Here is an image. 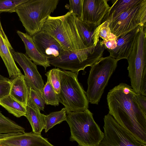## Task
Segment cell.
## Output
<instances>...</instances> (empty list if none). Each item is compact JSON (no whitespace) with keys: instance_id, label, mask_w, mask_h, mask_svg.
<instances>
[{"instance_id":"5b68a950","label":"cell","mask_w":146,"mask_h":146,"mask_svg":"<svg viewBox=\"0 0 146 146\" xmlns=\"http://www.w3.org/2000/svg\"><path fill=\"white\" fill-rule=\"evenodd\" d=\"M58 70L60 85L58 100L64 106L67 114L88 109L89 102L86 92L78 81V74L58 68Z\"/></svg>"},{"instance_id":"7402d4cb","label":"cell","mask_w":146,"mask_h":146,"mask_svg":"<svg viewBox=\"0 0 146 146\" xmlns=\"http://www.w3.org/2000/svg\"><path fill=\"white\" fill-rule=\"evenodd\" d=\"M143 0H115L112 1V5L110 7L104 21H108L127 9L142 3Z\"/></svg>"},{"instance_id":"83f0119b","label":"cell","mask_w":146,"mask_h":146,"mask_svg":"<svg viewBox=\"0 0 146 146\" xmlns=\"http://www.w3.org/2000/svg\"><path fill=\"white\" fill-rule=\"evenodd\" d=\"M46 74L50 78L51 84L56 93L58 94L60 90V81L58 75V68L50 69Z\"/></svg>"},{"instance_id":"7c38bea8","label":"cell","mask_w":146,"mask_h":146,"mask_svg":"<svg viewBox=\"0 0 146 146\" xmlns=\"http://www.w3.org/2000/svg\"><path fill=\"white\" fill-rule=\"evenodd\" d=\"M107 0H82V21L98 26L104 22L110 7Z\"/></svg>"},{"instance_id":"4dcf8cb0","label":"cell","mask_w":146,"mask_h":146,"mask_svg":"<svg viewBox=\"0 0 146 146\" xmlns=\"http://www.w3.org/2000/svg\"><path fill=\"white\" fill-rule=\"evenodd\" d=\"M11 80L0 81V99L10 94Z\"/></svg>"},{"instance_id":"836d02e7","label":"cell","mask_w":146,"mask_h":146,"mask_svg":"<svg viewBox=\"0 0 146 146\" xmlns=\"http://www.w3.org/2000/svg\"><path fill=\"white\" fill-rule=\"evenodd\" d=\"M102 42L105 46L107 50H113L116 46V39L107 41L103 40H102Z\"/></svg>"},{"instance_id":"2e32d148","label":"cell","mask_w":146,"mask_h":146,"mask_svg":"<svg viewBox=\"0 0 146 146\" xmlns=\"http://www.w3.org/2000/svg\"><path fill=\"white\" fill-rule=\"evenodd\" d=\"M140 26L126 34L117 37L116 47L113 50H108L110 53L109 56L118 61L123 59H127L133 49Z\"/></svg>"},{"instance_id":"6da1fadb","label":"cell","mask_w":146,"mask_h":146,"mask_svg":"<svg viewBox=\"0 0 146 146\" xmlns=\"http://www.w3.org/2000/svg\"><path fill=\"white\" fill-rule=\"evenodd\" d=\"M131 86L122 83L110 90L107 96L109 113L121 127L146 144V115L137 102Z\"/></svg>"},{"instance_id":"ffe728a7","label":"cell","mask_w":146,"mask_h":146,"mask_svg":"<svg viewBox=\"0 0 146 146\" xmlns=\"http://www.w3.org/2000/svg\"><path fill=\"white\" fill-rule=\"evenodd\" d=\"M75 21L78 33L85 46L87 48L95 46L94 35L96 29L98 26L93 24L83 21L76 16Z\"/></svg>"},{"instance_id":"8fae6325","label":"cell","mask_w":146,"mask_h":146,"mask_svg":"<svg viewBox=\"0 0 146 146\" xmlns=\"http://www.w3.org/2000/svg\"><path fill=\"white\" fill-rule=\"evenodd\" d=\"M12 56L14 61L23 69L25 80L29 88L41 92L44 84L36 64L26 54L15 51L12 53Z\"/></svg>"},{"instance_id":"9c48e42d","label":"cell","mask_w":146,"mask_h":146,"mask_svg":"<svg viewBox=\"0 0 146 146\" xmlns=\"http://www.w3.org/2000/svg\"><path fill=\"white\" fill-rule=\"evenodd\" d=\"M104 120V136L99 146H146L120 125L109 113Z\"/></svg>"},{"instance_id":"7a4b0ae2","label":"cell","mask_w":146,"mask_h":146,"mask_svg":"<svg viewBox=\"0 0 146 146\" xmlns=\"http://www.w3.org/2000/svg\"><path fill=\"white\" fill-rule=\"evenodd\" d=\"M76 16L72 11L59 16H49L42 30L54 38L63 49L88 56L96 50L95 46L87 48L82 41L76 24Z\"/></svg>"},{"instance_id":"d6986e66","label":"cell","mask_w":146,"mask_h":146,"mask_svg":"<svg viewBox=\"0 0 146 146\" xmlns=\"http://www.w3.org/2000/svg\"><path fill=\"white\" fill-rule=\"evenodd\" d=\"M25 117L29 121L34 133L41 135L43 129H44L45 122L43 114L29 97L26 106Z\"/></svg>"},{"instance_id":"44dd1931","label":"cell","mask_w":146,"mask_h":146,"mask_svg":"<svg viewBox=\"0 0 146 146\" xmlns=\"http://www.w3.org/2000/svg\"><path fill=\"white\" fill-rule=\"evenodd\" d=\"M25 132L23 127L5 116L0 111V139Z\"/></svg>"},{"instance_id":"5bb4252c","label":"cell","mask_w":146,"mask_h":146,"mask_svg":"<svg viewBox=\"0 0 146 146\" xmlns=\"http://www.w3.org/2000/svg\"><path fill=\"white\" fill-rule=\"evenodd\" d=\"M0 146H54L47 139L33 132L0 139Z\"/></svg>"},{"instance_id":"4316f807","label":"cell","mask_w":146,"mask_h":146,"mask_svg":"<svg viewBox=\"0 0 146 146\" xmlns=\"http://www.w3.org/2000/svg\"><path fill=\"white\" fill-rule=\"evenodd\" d=\"M28 0H0V13L15 12L17 7Z\"/></svg>"},{"instance_id":"603a6c76","label":"cell","mask_w":146,"mask_h":146,"mask_svg":"<svg viewBox=\"0 0 146 146\" xmlns=\"http://www.w3.org/2000/svg\"><path fill=\"white\" fill-rule=\"evenodd\" d=\"M0 105L9 113L17 117L22 116L25 117L26 107L16 100L10 94L0 99Z\"/></svg>"},{"instance_id":"cb8c5ba5","label":"cell","mask_w":146,"mask_h":146,"mask_svg":"<svg viewBox=\"0 0 146 146\" xmlns=\"http://www.w3.org/2000/svg\"><path fill=\"white\" fill-rule=\"evenodd\" d=\"M67 113L65 108L60 111L53 112L43 116L45 122V132H47L55 125L66 121Z\"/></svg>"},{"instance_id":"4fadbf2b","label":"cell","mask_w":146,"mask_h":146,"mask_svg":"<svg viewBox=\"0 0 146 146\" xmlns=\"http://www.w3.org/2000/svg\"><path fill=\"white\" fill-rule=\"evenodd\" d=\"M32 36L38 51L48 58L58 56L63 50L54 38L43 30H41Z\"/></svg>"},{"instance_id":"e0dca14e","label":"cell","mask_w":146,"mask_h":146,"mask_svg":"<svg viewBox=\"0 0 146 146\" xmlns=\"http://www.w3.org/2000/svg\"><path fill=\"white\" fill-rule=\"evenodd\" d=\"M17 33L24 43L26 54L36 65L43 66L46 70L50 66L48 58L41 54L38 51L34 42L32 36L27 33L18 30Z\"/></svg>"},{"instance_id":"ac0fdd59","label":"cell","mask_w":146,"mask_h":146,"mask_svg":"<svg viewBox=\"0 0 146 146\" xmlns=\"http://www.w3.org/2000/svg\"><path fill=\"white\" fill-rule=\"evenodd\" d=\"M10 95L26 107L29 94L30 88L22 74L12 79Z\"/></svg>"},{"instance_id":"52a82bcc","label":"cell","mask_w":146,"mask_h":146,"mask_svg":"<svg viewBox=\"0 0 146 146\" xmlns=\"http://www.w3.org/2000/svg\"><path fill=\"white\" fill-rule=\"evenodd\" d=\"M127 60L131 86L136 94H140L141 79L146 70V25L140 26L133 49Z\"/></svg>"},{"instance_id":"3957f363","label":"cell","mask_w":146,"mask_h":146,"mask_svg":"<svg viewBox=\"0 0 146 146\" xmlns=\"http://www.w3.org/2000/svg\"><path fill=\"white\" fill-rule=\"evenodd\" d=\"M66 121L70 129V141H76L78 146H99L104 133L88 109L69 113Z\"/></svg>"},{"instance_id":"8992f818","label":"cell","mask_w":146,"mask_h":146,"mask_svg":"<svg viewBox=\"0 0 146 146\" xmlns=\"http://www.w3.org/2000/svg\"><path fill=\"white\" fill-rule=\"evenodd\" d=\"M118 61L109 56L102 57L91 66L86 92L89 102L98 104L110 79L117 68Z\"/></svg>"},{"instance_id":"d6a6232c","label":"cell","mask_w":146,"mask_h":146,"mask_svg":"<svg viewBox=\"0 0 146 146\" xmlns=\"http://www.w3.org/2000/svg\"><path fill=\"white\" fill-rule=\"evenodd\" d=\"M140 94L146 96V70H144L141 79Z\"/></svg>"},{"instance_id":"ba28073f","label":"cell","mask_w":146,"mask_h":146,"mask_svg":"<svg viewBox=\"0 0 146 146\" xmlns=\"http://www.w3.org/2000/svg\"><path fill=\"white\" fill-rule=\"evenodd\" d=\"M108 21L111 33L117 37L146 25V0Z\"/></svg>"},{"instance_id":"e575fe53","label":"cell","mask_w":146,"mask_h":146,"mask_svg":"<svg viewBox=\"0 0 146 146\" xmlns=\"http://www.w3.org/2000/svg\"><path fill=\"white\" fill-rule=\"evenodd\" d=\"M10 80L7 78L5 77L0 74V81H9Z\"/></svg>"},{"instance_id":"f546056e","label":"cell","mask_w":146,"mask_h":146,"mask_svg":"<svg viewBox=\"0 0 146 146\" xmlns=\"http://www.w3.org/2000/svg\"><path fill=\"white\" fill-rule=\"evenodd\" d=\"M69 4L65 6L69 11H72L78 18L81 16L82 10V0H70Z\"/></svg>"},{"instance_id":"9a60e30c","label":"cell","mask_w":146,"mask_h":146,"mask_svg":"<svg viewBox=\"0 0 146 146\" xmlns=\"http://www.w3.org/2000/svg\"><path fill=\"white\" fill-rule=\"evenodd\" d=\"M15 51L3 30L0 19V56L7 68L9 77L12 79L22 74L12 56Z\"/></svg>"},{"instance_id":"277c9868","label":"cell","mask_w":146,"mask_h":146,"mask_svg":"<svg viewBox=\"0 0 146 146\" xmlns=\"http://www.w3.org/2000/svg\"><path fill=\"white\" fill-rule=\"evenodd\" d=\"M59 0H28L19 5L15 12L27 33L31 36L42 29L44 23L56 9Z\"/></svg>"},{"instance_id":"30bf717a","label":"cell","mask_w":146,"mask_h":146,"mask_svg":"<svg viewBox=\"0 0 146 146\" xmlns=\"http://www.w3.org/2000/svg\"><path fill=\"white\" fill-rule=\"evenodd\" d=\"M105 49L102 48L93 54L85 56L73 52L63 50L58 56L48 58L50 65L64 70H69L78 74L87 67L91 66L103 56Z\"/></svg>"},{"instance_id":"f1b7e54d","label":"cell","mask_w":146,"mask_h":146,"mask_svg":"<svg viewBox=\"0 0 146 146\" xmlns=\"http://www.w3.org/2000/svg\"><path fill=\"white\" fill-rule=\"evenodd\" d=\"M29 97L40 110L44 111L45 104L41 92L30 88Z\"/></svg>"},{"instance_id":"484cf974","label":"cell","mask_w":146,"mask_h":146,"mask_svg":"<svg viewBox=\"0 0 146 146\" xmlns=\"http://www.w3.org/2000/svg\"><path fill=\"white\" fill-rule=\"evenodd\" d=\"M99 37L106 41L116 38V36L111 33L108 21L104 22L96 28L94 35V46H96L99 41Z\"/></svg>"},{"instance_id":"d4e9b609","label":"cell","mask_w":146,"mask_h":146,"mask_svg":"<svg viewBox=\"0 0 146 146\" xmlns=\"http://www.w3.org/2000/svg\"><path fill=\"white\" fill-rule=\"evenodd\" d=\"M45 75L47 77V81L41 92L45 104L55 106H58L59 102L57 94L51 84L49 76L46 73Z\"/></svg>"},{"instance_id":"1f68e13d","label":"cell","mask_w":146,"mask_h":146,"mask_svg":"<svg viewBox=\"0 0 146 146\" xmlns=\"http://www.w3.org/2000/svg\"><path fill=\"white\" fill-rule=\"evenodd\" d=\"M146 96H143L141 94H136V98L140 107L146 115Z\"/></svg>"}]
</instances>
